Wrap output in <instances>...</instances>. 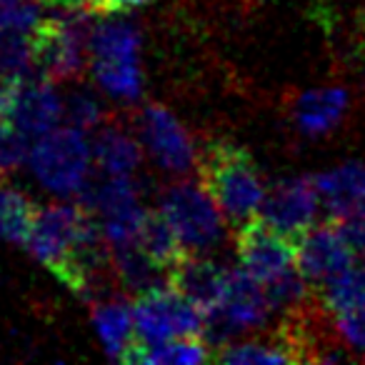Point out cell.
Masks as SVG:
<instances>
[{
    "label": "cell",
    "mask_w": 365,
    "mask_h": 365,
    "mask_svg": "<svg viewBox=\"0 0 365 365\" xmlns=\"http://www.w3.org/2000/svg\"><path fill=\"white\" fill-rule=\"evenodd\" d=\"M93 163L103 175H133L140 165V145L118 123H103L93 135Z\"/></svg>",
    "instance_id": "cell-15"
},
{
    "label": "cell",
    "mask_w": 365,
    "mask_h": 365,
    "mask_svg": "<svg viewBox=\"0 0 365 365\" xmlns=\"http://www.w3.org/2000/svg\"><path fill=\"white\" fill-rule=\"evenodd\" d=\"M138 245L165 270H170L182 255H188L180 245L178 233L173 230L170 220L163 215V210H148L145 213L140 235H138Z\"/></svg>",
    "instance_id": "cell-20"
},
{
    "label": "cell",
    "mask_w": 365,
    "mask_h": 365,
    "mask_svg": "<svg viewBox=\"0 0 365 365\" xmlns=\"http://www.w3.org/2000/svg\"><path fill=\"white\" fill-rule=\"evenodd\" d=\"M43 6H51V8H61V6H78L83 0H41ZM86 6V3H83Z\"/></svg>",
    "instance_id": "cell-31"
},
{
    "label": "cell",
    "mask_w": 365,
    "mask_h": 365,
    "mask_svg": "<svg viewBox=\"0 0 365 365\" xmlns=\"http://www.w3.org/2000/svg\"><path fill=\"white\" fill-rule=\"evenodd\" d=\"M0 115H6L26 135L38 140L46 133L56 130L61 118L66 115V106L53 88L51 78L41 76V73H31L26 78L8 81Z\"/></svg>",
    "instance_id": "cell-9"
},
{
    "label": "cell",
    "mask_w": 365,
    "mask_h": 365,
    "mask_svg": "<svg viewBox=\"0 0 365 365\" xmlns=\"http://www.w3.org/2000/svg\"><path fill=\"white\" fill-rule=\"evenodd\" d=\"M28 163L43 188L61 198H73L91 182L93 148L78 128H56L33 143Z\"/></svg>",
    "instance_id": "cell-4"
},
{
    "label": "cell",
    "mask_w": 365,
    "mask_h": 365,
    "mask_svg": "<svg viewBox=\"0 0 365 365\" xmlns=\"http://www.w3.org/2000/svg\"><path fill=\"white\" fill-rule=\"evenodd\" d=\"M36 208L16 188L0 185V238L16 245H28Z\"/></svg>",
    "instance_id": "cell-23"
},
{
    "label": "cell",
    "mask_w": 365,
    "mask_h": 365,
    "mask_svg": "<svg viewBox=\"0 0 365 365\" xmlns=\"http://www.w3.org/2000/svg\"><path fill=\"white\" fill-rule=\"evenodd\" d=\"M348 110V93L343 88H320L303 93L295 103V123L305 135L330 133Z\"/></svg>",
    "instance_id": "cell-16"
},
{
    "label": "cell",
    "mask_w": 365,
    "mask_h": 365,
    "mask_svg": "<svg viewBox=\"0 0 365 365\" xmlns=\"http://www.w3.org/2000/svg\"><path fill=\"white\" fill-rule=\"evenodd\" d=\"M218 363L228 365H255V363H300L298 350L283 333L273 340H248V343L225 345L215 355Z\"/></svg>",
    "instance_id": "cell-21"
},
{
    "label": "cell",
    "mask_w": 365,
    "mask_h": 365,
    "mask_svg": "<svg viewBox=\"0 0 365 365\" xmlns=\"http://www.w3.org/2000/svg\"><path fill=\"white\" fill-rule=\"evenodd\" d=\"M315 182H318L320 200L333 213V218L365 203V165L360 163H345L333 168L315 178Z\"/></svg>",
    "instance_id": "cell-18"
},
{
    "label": "cell",
    "mask_w": 365,
    "mask_h": 365,
    "mask_svg": "<svg viewBox=\"0 0 365 365\" xmlns=\"http://www.w3.org/2000/svg\"><path fill=\"white\" fill-rule=\"evenodd\" d=\"M138 133L150 158L173 175H185L195 168L198 155L190 135L175 115L163 106H145L138 115Z\"/></svg>",
    "instance_id": "cell-11"
},
{
    "label": "cell",
    "mask_w": 365,
    "mask_h": 365,
    "mask_svg": "<svg viewBox=\"0 0 365 365\" xmlns=\"http://www.w3.org/2000/svg\"><path fill=\"white\" fill-rule=\"evenodd\" d=\"M93 325H96L108 355L115 360H123V355L138 340L133 308L123 298L96 300L93 303Z\"/></svg>",
    "instance_id": "cell-17"
},
{
    "label": "cell",
    "mask_w": 365,
    "mask_h": 365,
    "mask_svg": "<svg viewBox=\"0 0 365 365\" xmlns=\"http://www.w3.org/2000/svg\"><path fill=\"white\" fill-rule=\"evenodd\" d=\"M6 88H8V81L0 78V106H3V98H6Z\"/></svg>",
    "instance_id": "cell-32"
},
{
    "label": "cell",
    "mask_w": 365,
    "mask_h": 365,
    "mask_svg": "<svg viewBox=\"0 0 365 365\" xmlns=\"http://www.w3.org/2000/svg\"><path fill=\"white\" fill-rule=\"evenodd\" d=\"M66 118L73 128L88 133L103 125L106 113H103L98 98H93L91 93H86V91H76V93H71L66 101Z\"/></svg>",
    "instance_id": "cell-28"
},
{
    "label": "cell",
    "mask_w": 365,
    "mask_h": 365,
    "mask_svg": "<svg viewBox=\"0 0 365 365\" xmlns=\"http://www.w3.org/2000/svg\"><path fill=\"white\" fill-rule=\"evenodd\" d=\"M235 245H238V260L243 270L260 283H268L295 268V255H298L295 240L270 228L260 215L238 228Z\"/></svg>",
    "instance_id": "cell-12"
},
{
    "label": "cell",
    "mask_w": 365,
    "mask_h": 365,
    "mask_svg": "<svg viewBox=\"0 0 365 365\" xmlns=\"http://www.w3.org/2000/svg\"><path fill=\"white\" fill-rule=\"evenodd\" d=\"M133 318H135L138 343L155 345L180 338H203V310L182 293H178L170 283L155 285L138 295Z\"/></svg>",
    "instance_id": "cell-6"
},
{
    "label": "cell",
    "mask_w": 365,
    "mask_h": 365,
    "mask_svg": "<svg viewBox=\"0 0 365 365\" xmlns=\"http://www.w3.org/2000/svg\"><path fill=\"white\" fill-rule=\"evenodd\" d=\"M41 0H0V31L3 28H21L38 33L43 23Z\"/></svg>",
    "instance_id": "cell-27"
},
{
    "label": "cell",
    "mask_w": 365,
    "mask_h": 365,
    "mask_svg": "<svg viewBox=\"0 0 365 365\" xmlns=\"http://www.w3.org/2000/svg\"><path fill=\"white\" fill-rule=\"evenodd\" d=\"M160 210L170 220L173 230L180 238L185 253L203 255L213 250L223 238L225 215L220 213L218 203L198 182H175L163 193Z\"/></svg>",
    "instance_id": "cell-7"
},
{
    "label": "cell",
    "mask_w": 365,
    "mask_h": 365,
    "mask_svg": "<svg viewBox=\"0 0 365 365\" xmlns=\"http://www.w3.org/2000/svg\"><path fill=\"white\" fill-rule=\"evenodd\" d=\"M33 138L16 128L6 115H0V170L21 168L31 158Z\"/></svg>",
    "instance_id": "cell-26"
},
{
    "label": "cell",
    "mask_w": 365,
    "mask_h": 365,
    "mask_svg": "<svg viewBox=\"0 0 365 365\" xmlns=\"http://www.w3.org/2000/svg\"><path fill=\"white\" fill-rule=\"evenodd\" d=\"M318 305L328 315H338L343 310L365 305V263L350 265L343 275L325 283L320 288Z\"/></svg>",
    "instance_id": "cell-24"
},
{
    "label": "cell",
    "mask_w": 365,
    "mask_h": 365,
    "mask_svg": "<svg viewBox=\"0 0 365 365\" xmlns=\"http://www.w3.org/2000/svg\"><path fill=\"white\" fill-rule=\"evenodd\" d=\"M265 285V293H268L270 308L273 310H300L305 308V300L313 285L300 275L298 268H290L288 273L278 275V278L268 280Z\"/></svg>",
    "instance_id": "cell-25"
},
{
    "label": "cell",
    "mask_w": 365,
    "mask_h": 365,
    "mask_svg": "<svg viewBox=\"0 0 365 365\" xmlns=\"http://www.w3.org/2000/svg\"><path fill=\"white\" fill-rule=\"evenodd\" d=\"M93 223H96V215L83 203H53L43 210H36L28 250L61 283L71 285L76 255Z\"/></svg>",
    "instance_id": "cell-3"
},
{
    "label": "cell",
    "mask_w": 365,
    "mask_h": 365,
    "mask_svg": "<svg viewBox=\"0 0 365 365\" xmlns=\"http://www.w3.org/2000/svg\"><path fill=\"white\" fill-rule=\"evenodd\" d=\"M333 320L335 333L343 340L345 348L355 350L358 355H365V305L343 310V313L333 315Z\"/></svg>",
    "instance_id": "cell-29"
},
{
    "label": "cell",
    "mask_w": 365,
    "mask_h": 365,
    "mask_svg": "<svg viewBox=\"0 0 365 365\" xmlns=\"http://www.w3.org/2000/svg\"><path fill=\"white\" fill-rule=\"evenodd\" d=\"M198 175L200 185L218 203L230 225L243 228L260 215L268 190L245 148L230 140H210L198 155Z\"/></svg>",
    "instance_id": "cell-1"
},
{
    "label": "cell",
    "mask_w": 365,
    "mask_h": 365,
    "mask_svg": "<svg viewBox=\"0 0 365 365\" xmlns=\"http://www.w3.org/2000/svg\"><path fill=\"white\" fill-rule=\"evenodd\" d=\"M335 225L340 228V233L345 235L355 253L365 255V203L355 205V208L345 210L343 215L335 218Z\"/></svg>",
    "instance_id": "cell-30"
},
{
    "label": "cell",
    "mask_w": 365,
    "mask_h": 365,
    "mask_svg": "<svg viewBox=\"0 0 365 365\" xmlns=\"http://www.w3.org/2000/svg\"><path fill=\"white\" fill-rule=\"evenodd\" d=\"M93 11L83 3L61 6L36 33V71L51 81H76L91 66Z\"/></svg>",
    "instance_id": "cell-2"
},
{
    "label": "cell",
    "mask_w": 365,
    "mask_h": 365,
    "mask_svg": "<svg viewBox=\"0 0 365 365\" xmlns=\"http://www.w3.org/2000/svg\"><path fill=\"white\" fill-rule=\"evenodd\" d=\"M91 71L113 98L135 101L143 91L140 33L128 21H103L91 41Z\"/></svg>",
    "instance_id": "cell-5"
},
{
    "label": "cell",
    "mask_w": 365,
    "mask_h": 365,
    "mask_svg": "<svg viewBox=\"0 0 365 365\" xmlns=\"http://www.w3.org/2000/svg\"><path fill=\"white\" fill-rule=\"evenodd\" d=\"M295 248H298V255H295L298 265L295 268L300 270V275L313 288H323L325 283L343 275L353 265L355 255H358L353 250V245L345 240V235L340 233L335 220L333 223L313 225L295 243Z\"/></svg>",
    "instance_id": "cell-13"
},
{
    "label": "cell",
    "mask_w": 365,
    "mask_h": 365,
    "mask_svg": "<svg viewBox=\"0 0 365 365\" xmlns=\"http://www.w3.org/2000/svg\"><path fill=\"white\" fill-rule=\"evenodd\" d=\"M36 33L21 28L0 31V78L16 81L36 71Z\"/></svg>",
    "instance_id": "cell-22"
},
{
    "label": "cell",
    "mask_w": 365,
    "mask_h": 365,
    "mask_svg": "<svg viewBox=\"0 0 365 365\" xmlns=\"http://www.w3.org/2000/svg\"><path fill=\"white\" fill-rule=\"evenodd\" d=\"M168 283L190 303L198 305L203 315H208L223 303L225 288H228V270L203 255L188 253L168 270Z\"/></svg>",
    "instance_id": "cell-14"
},
{
    "label": "cell",
    "mask_w": 365,
    "mask_h": 365,
    "mask_svg": "<svg viewBox=\"0 0 365 365\" xmlns=\"http://www.w3.org/2000/svg\"><path fill=\"white\" fill-rule=\"evenodd\" d=\"M273 313L268 293L260 280L248 275L243 268L228 270V288L223 303L205 315L203 340L215 348L230 345V340L248 328H258Z\"/></svg>",
    "instance_id": "cell-8"
},
{
    "label": "cell",
    "mask_w": 365,
    "mask_h": 365,
    "mask_svg": "<svg viewBox=\"0 0 365 365\" xmlns=\"http://www.w3.org/2000/svg\"><path fill=\"white\" fill-rule=\"evenodd\" d=\"M320 205V190L315 178H285L265 193L260 218L298 243L315 225Z\"/></svg>",
    "instance_id": "cell-10"
},
{
    "label": "cell",
    "mask_w": 365,
    "mask_h": 365,
    "mask_svg": "<svg viewBox=\"0 0 365 365\" xmlns=\"http://www.w3.org/2000/svg\"><path fill=\"white\" fill-rule=\"evenodd\" d=\"M203 338H180V340H168V343H133V348L123 355V363H138V365H165V363H203L208 360V348H205Z\"/></svg>",
    "instance_id": "cell-19"
}]
</instances>
